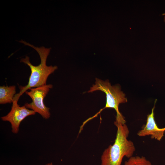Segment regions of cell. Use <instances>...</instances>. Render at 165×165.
Here are the masks:
<instances>
[{
    "mask_svg": "<svg viewBox=\"0 0 165 165\" xmlns=\"http://www.w3.org/2000/svg\"><path fill=\"white\" fill-rule=\"evenodd\" d=\"M156 101H155L151 113L147 116L145 125L138 132L137 135L140 137L150 135L151 138L160 141L164 136L165 127L161 128L158 127L155 120L154 109Z\"/></svg>",
    "mask_w": 165,
    "mask_h": 165,
    "instance_id": "obj_6",
    "label": "cell"
},
{
    "mask_svg": "<svg viewBox=\"0 0 165 165\" xmlns=\"http://www.w3.org/2000/svg\"><path fill=\"white\" fill-rule=\"evenodd\" d=\"M164 21L165 22V17H164Z\"/></svg>",
    "mask_w": 165,
    "mask_h": 165,
    "instance_id": "obj_10",
    "label": "cell"
},
{
    "mask_svg": "<svg viewBox=\"0 0 165 165\" xmlns=\"http://www.w3.org/2000/svg\"><path fill=\"white\" fill-rule=\"evenodd\" d=\"M52 87L53 85L50 84L30 89L29 91H26L25 93L31 98L32 101L30 103H25L24 106L38 113L44 119H48L50 116V108L45 105L43 100Z\"/></svg>",
    "mask_w": 165,
    "mask_h": 165,
    "instance_id": "obj_4",
    "label": "cell"
},
{
    "mask_svg": "<svg viewBox=\"0 0 165 165\" xmlns=\"http://www.w3.org/2000/svg\"><path fill=\"white\" fill-rule=\"evenodd\" d=\"M16 93L15 86L0 87V104H5L13 102Z\"/></svg>",
    "mask_w": 165,
    "mask_h": 165,
    "instance_id": "obj_7",
    "label": "cell"
},
{
    "mask_svg": "<svg viewBox=\"0 0 165 165\" xmlns=\"http://www.w3.org/2000/svg\"><path fill=\"white\" fill-rule=\"evenodd\" d=\"M35 113L34 111L29 110L24 105L20 106L17 102L13 101L10 112L1 119L3 121L9 122L11 124L12 132L16 134L19 131L21 122L28 116L34 115Z\"/></svg>",
    "mask_w": 165,
    "mask_h": 165,
    "instance_id": "obj_5",
    "label": "cell"
},
{
    "mask_svg": "<svg viewBox=\"0 0 165 165\" xmlns=\"http://www.w3.org/2000/svg\"><path fill=\"white\" fill-rule=\"evenodd\" d=\"M95 80V84L90 88L88 92L101 91L105 93L106 98L105 106L97 114L105 108H114L116 112V117H123L119 111V106L120 104L127 102V100L120 87L117 85L112 86L108 80L104 81L97 78Z\"/></svg>",
    "mask_w": 165,
    "mask_h": 165,
    "instance_id": "obj_3",
    "label": "cell"
},
{
    "mask_svg": "<svg viewBox=\"0 0 165 165\" xmlns=\"http://www.w3.org/2000/svg\"><path fill=\"white\" fill-rule=\"evenodd\" d=\"M124 118H116L114 125L117 128L116 138L113 144L110 145L103 152L101 165H121L124 157L130 158L135 151L133 142L127 139L129 129Z\"/></svg>",
    "mask_w": 165,
    "mask_h": 165,
    "instance_id": "obj_1",
    "label": "cell"
},
{
    "mask_svg": "<svg viewBox=\"0 0 165 165\" xmlns=\"http://www.w3.org/2000/svg\"><path fill=\"white\" fill-rule=\"evenodd\" d=\"M46 165H53V164L52 163H47L46 164Z\"/></svg>",
    "mask_w": 165,
    "mask_h": 165,
    "instance_id": "obj_9",
    "label": "cell"
},
{
    "mask_svg": "<svg viewBox=\"0 0 165 165\" xmlns=\"http://www.w3.org/2000/svg\"><path fill=\"white\" fill-rule=\"evenodd\" d=\"M19 42L35 50L39 55L41 62L38 66H34L30 63L29 57L27 56L20 60L21 62L29 66L31 70V74L28 84L25 86H20V92L15 95L13 102H17L20 97L28 89L46 85V81L49 75L57 68L56 66H48L46 64L47 59L50 53V48H46L44 46L35 47L23 40Z\"/></svg>",
    "mask_w": 165,
    "mask_h": 165,
    "instance_id": "obj_2",
    "label": "cell"
},
{
    "mask_svg": "<svg viewBox=\"0 0 165 165\" xmlns=\"http://www.w3.org/2000/svg\"><path fill=\"white\" fill-rule=\"evenodd\" d=\"M123 165H152L151 163L144 156H132L126 161Z\"/></svg>",
    "mask_w": 165,
    "mask_h": 165,
    "instance_id": "obj_8",
    "label": "cell"
}]
</instances>
